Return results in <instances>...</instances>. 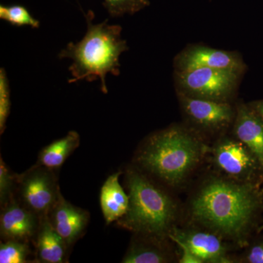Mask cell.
I'll return each mask as SVG.
<instances>
[{
  "label": "cell",
  "mask_w": 263,
  "mask_h": 263,
  "mask_svg": "<svg viewBox=\"0 0 263 263\" xmlns=\"http://www.w3.org/2000/svg\"><path fill=\"white\" fill-rule=\"evenodd\" d=\"M262 209L263 191L258 183L214 177L194 195L190 214L205 229L245 247Z\"/></svg>",
  "instance_id": "cell-1"
},
{
  "label": "cell",
  "mask_w": 263,
  "mask_h": 263,
  "mask_svg": "<svg viewBox=\"0 0 263 263\" xmlns=\"http://www.w3.org/2000/svg\"><path fill=\"white\" fill-rule=\"evenodd\" d=\"M87 30L79 42L70 43L59 53V58L70 59L71 73L69 84L86 80L92 82L100 79V89L108 93L107 74L120 75V57L129 49L127 41L122 38V28L108 24V20L93 24L91 10L85 15Z\"/></svg>",
  "instance_id": "cell-2"
},
{
  "label": "cell",
  "mask_w": 263,
  "mask_h": 263,
  "mask_svg": "<svg viewBox=\"0 0 263 263\" xmlns=\"http://www.w3.org/2000/svg\"><path fill=\"white\" fill-rule=\"evenodd\" d=\"M207 151L193 129L174 125L152 135L138 154V162L161 181L176 186L187 179Z\"/></svg>",
  "instance_id": "cell-3"
},
{
  "label": "cell",
  "mask_w": 263,
  "mask_h": 263,
  "mask_svg": "<svg viewBox=\"0 0 263 263\" xmlns=\"http://www.w3.org/2000/svg\"><path fill=\"white\" fill-rule=\"evenodd\" d=\"M127 181L129 208L119 224L150 238L168 235L177 214L174 200L137 171L128 172Z\"/></svg>",
  "instance_id": "cell-4"
},
{
  "label": "cell",
  "mask_w": 263,
  "mask_h": 263,
  "mask_svg": "<svg viewBox=\"0 0 263 263\" xmlns=\"http://www.w3.org/2000/svg\"><path fill=\"white\" fill-rule=\"evenodd\" d=\"M243 76L233 71L200 67L183 72L174 71V79L177 94L231 103Z\"/></svg>",
  "instance_id": "cell-5"
},
{
  "label": "cell",
  "mask_w": 263,
  "mask_h": 263,
  "mask_svg": "<svg viewBox=\"0 0 263 263\" xmlns=\"http://www.w3.org/2000/svg\"><path fill=\"white\" fill-rule=\"evenodd\" d=\"M214 164L230 179L257 182L263 168L252 151L238 139L222 138L213 149Z\"/></svg>",
  "instance_id": "cell-6"
},
{
  "label": "cell",
  "mask_w": 263,
  "mask_h": 263,
  "mask_svg": "<svg viewBox=\"0 0 263 263\" xmlns=\"http://www.w3.org/2000/svg\"><path fill=\"white\" fill-rule=\"evenodd\" d=\"M52 171L37 164L18 179L22 205L41 217L49 214L61 195Z\"/></svg>",
  "instance_id": "cell-7"
},
{
  "label": "cell",
  "mask_w": 263,
  "mask_h": 263,
  "mask_svg": "<svg viewBox=\"0 0 263 263\" xmlns=\"http://www.w3.org/2000/svg\"><path fill=\"white\" fill-rule=\"evenodd\" d=\"M183 114L189 122L198 130L219 133L234 122L236 109L231 103L190 98L178 94Z\"/></svg>",
  "instance_id": "cell-8"
},
{
  "label": "cell",
  "mask_w": 263,
  "mask_h": 263,
  "mask_svg": "<svg viewBox=\"0 0 263 263\" xmlns=\"http://www.w3.org/2000/svg\"><path fill=\"white\" fill-rule=\"evenodd\" d=\"M174 71L183 72L200 68L218 69L245 74L247 70L243 58L234 51L216 49L200 45H192L174 58Z\"/></svg>",
  "instance_id": "cell-9"
},
{
  "label": "cell",
  "mask_w": 263,
  "mask_h": 263,
  "mask_svg": "<svg viewBox=\"0 0 263 263\" xmlns=\"http://www.w3.org/2000/svg\"><path fill=\"white\" fill-rule=\"evenodd\" d=\"M168 236L179 240L191 249L202 262H230L222 238L210 230L179 229L174 228Z\"/></svg>",
  "instance_id": "cell-10"
},
{
  "label": "cell",
  "mask_w": 263,
  "mask_h": 263,
  "mask_svg": "<svg viewBox=\"0 0 263 263\" xmlns=\"http://www.w3.org/2000/svg\"><path fill=\"white\" fill-rule=\"evenodd\" d=\"M233 132L235 138L257 157L263 168V119L250 103L237 106Z\"/></svg>",
  "instance_id": "cell-11"
},
{
  "label": "cell",
  "mask_w": 263,
  "mask_h": 263,
  "mask_svg": "<svg viewBox=\"0 0 263 263\" xmlns=\"http://www.w3.org/2000/svg\"><path fill=\"white\" fill-rule=\"evenodd\" d=\"M49 214L52 226L67 246L72 245L83 234L89 222V213L72 205L62 195Z\"/></svg>",
  "instance_id": "cell-12"
},
{
  "label": "cell",
  "mask_w": 263,
  "mask_h": 263,
  "mask_svg": "<svg viewBox=\"0 0 263 263\" xmlns=\"http://www.w3.org/2000/svg\"><path fill=\"white\" fill-rule=\"evenodd\" d=\"M38 215L15 200L7 204L0 217L2 236L6 239L27 240L37 233Z\"/></svg>",
  "instance_id": "cell-13"
},
{
  "label": "cell",
  "mask_w": 263,
  "mask_h": 263,
  "mask_svg": "<svg viewBox=\"0 0 263 263\" xmlns=\"http://www.w3.org/2000/svg\"><path fill=\"white\" fill-rule=\"evenodd\" d=\"M119 175L118 172L109 176L100 192V206L107 224L122 218L129 208V195L119 182Z\"/></svg>",
  "instance_id": "cell-14"
},
{
  "label": "cell",
  "mask_w": 263,
  "mask_h": 263,
  "mask_svg": "<svg viewBox=\"0 0 263 263\" xmlns=\"http://www.w3.org/2000/svg\"><path fill=\"white\" fill-rule=\"evenodd\" d=\"M67 245L52 226L48 215L41 217L37 235V256L41 262L62 263Z\"/></svg>",
  "instance_id": "cell-15"
},
{
  "label": "cell",
  "mask_w": 263,
  "mask_h": 263,
  "mask_svg": "<svg viewBox=\"0 0 263 263\" xmlns=\"http://www.w3.org/2000/svg\"><path fill=\"white\" fill-rule=\"evenodd\" d=\"M80 145V136L76 131L45 147L38 158V165L54 170L61 167L67 157Z\"/></svg>",
  "instance_id": "cell-16"
},
{
  "label": "cell",
  "mask_w": 263,
  "mask_h": 263,
  "mask_svg": "<svg viewBox=\"0 0 263 263\" xmlns=\"http://www.w3.org/2000/svg\"><path fill=\"white\" fill-rule=\"evenodd\" d=\"M168 259L167 254L157 246L138 242L131 246L122 262L163 263Z\"/></svg>",
  "instance_id": "cell-17"
},
{
  "label": "cell",
  "mask_w": 263,
  "mask_h": 263,
  "mask_svg": "<svg viewBox=\"0 0 263 263\" xmlns=\"http://www.w3.org/2000/svg\"><path fill=\"white\" fill-rule=\"evenodd\" d=\"M0 18L15 27H30L31 28L38 29L41 25L39 21L34 18L28 10L22 5H0Z\"/></svg>",
  "instance_id": "cell-18"
},
{
  "label": "cell",
  "mask_w": 263,
  "mask_h": 263,
  "mask_svg": "<svg viewBox=\"0 0 263 263\" xmlns=\"http://www.w3.org/2000/svg\"><path fill=\"white\" fill-rule=\"evenodd\" d=\"M29 248L24 240L9 239L0 245V262H27Z\"/></svg>",
  "instance_id": "cell-19"
},
{
  "label": "cell",
  "mask_w": 263,
  "mask_h": 263,
  "mask_svg": "<svg viewBox=\"0 0 263 263\" xmlns=\"http://www.w3.org/2000/svg\"><path fill=\"white\" fill-rule=\"evenodd\" d=\"M103 5L111 17L133 15L149 6V0H103Z\"/></svg>",
  "instance_id": "cell-20"
},
{
  "label": "cell",
  "mask_w": 263,
  "mask_h": 263,
  "mask_svg": "<svg viewBox=\"0 0 263 263\" xmlns=\"http://www.w3.org/2000/svg\"><path fill=\"white\" fill-rule=\"evenodd\" d=\"M10 89L9 80L5 68L0 69V133H4L10 112Z\"/></svg>",
  "instance_id": "cell-21"
},
{
  "label": "cell",
  "mask_w": 263,
  "mask_h": 263,
  "mask_svg": "<svg viewBox=\"0 0 263 263\" xmlns=\"http://www.w3.org/2000/svg\"><path fill=\"white\" fill-rule=\"evenodd\" d=\"M15 176L10 173L3 159L0 160V202L5 207L11 201L15 186Z\"/></svg>",
  "instance_id": "cell-22"
},
{
  "label": "cell",
  "mask_w": 263,
  "mask_h": 263,
  "mask_svg": "<svg viewBox=\"0 0 263 263\" xmlns=\"http://www.w3.org/2000/svg\"><path fill=\"white\" fill-rule=\"evenodd\" d=\"M173 241L176 243L181 249V258L179 262L181 263H202V261L197 257L195 254L192 252L191 249L189 248L187 246L185 245L182 242L179 240L172 239Z\"/></svg>",
  "instance_id": "cell-23"
},
{
  "label": "cell",
  "mask_w": 263,
  "mask_h": 263,
  "mask_svg": "<svg viewBox=\"0 0 263 263\" xmlns=\"http://www.w3.org/2000/svg\"><path fill=\"white\" fill-rule=\"evenodd\" d=\"M246 260L249 263H263V241L254 243L246 256Z\"/></svg>",
  "instance_id": "cell-24"
},
{
  "label": "cell",
  "mask_w": 263,
  "mask_h": 263,
  "mask_svg": "<svg viewBox=\"0 0 263 263\" xmlns=\"http://www.w3.org/2000/svg\"><path fill=\"white\" fill-rule=\"evenodd\" d=\"M250 104L253 106V108L258 112V114L263 119V100H258V101H254L253 103H251Z\"/></svg>",
  "instance_id": "cell-25"
}]
</instances>
